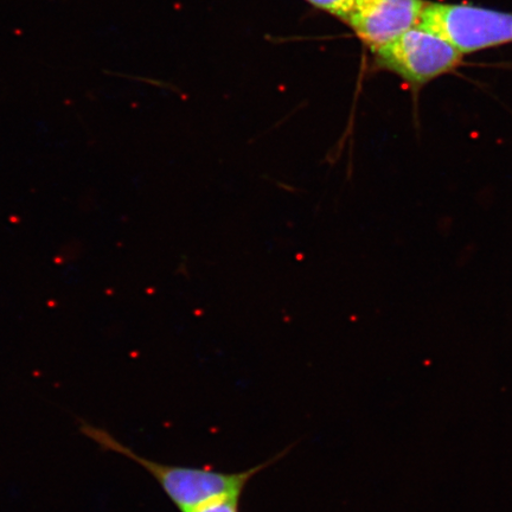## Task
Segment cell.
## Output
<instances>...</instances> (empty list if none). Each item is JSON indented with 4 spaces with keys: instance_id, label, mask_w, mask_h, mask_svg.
<instances>
[{
    "instance_id": "6da1fadb",
    "label": "cell",
    "mask_w": 512,
    "mask_h": 512,
    "mask_svg": "<svg viewBox=\"0 0 512 512\" xmlns=\"http://www.w3.org/2000/svg\"><path fill=\"white\" fill-rule=\"evenodd\" d=\"M80 431L102 450L118 453L144 467L181 512H195L204 505L224 498H240L249 480L278 459L274 458L271 462L238 473L165 465L140 457L131 448L115 439L111 433L88 422H81Z\"/></svg>"
},
{
    "instance_id": "7a4b0ae2",
    "label": "cell",
    "mask_w": 512,
    "mask_h": 512,
    "mask_svg": "<svg viewBox=\"0 0 512 512\" xmlns=\"http://www.w3.org/2000/svg\"><path fill=\"white\" fill-rule=\"evenodd\" d=\"M464 55L443 36L424 27L413 28L374 53V66L399 76L415 91L454 72Z\"/></svg>"
},
{
    "instance_id": "3957f363",
    "label": "cell",
    "mask_w": 512,
    "mask_h": 512,
    "mask_svg": "<svg viewBox=\"0 0 512 512\" xmlns=\"http://www.w3.org/2000/svg\"><path fill=\"white\" fill-rule=\"evenodd\" d=\"M420 25L463 55L512 43V14L480 6L428 2Z\"/></svg>"
},
{
    "instance_id": "277c9868",
    "label": "cell",
    "mask_w": 512,
    "mask_h": 512,
    "mask_svg": "<svg viewBox=\"0 0 512 512\" xmlns=\"http://www.w3.org/2000/svg\"><path fill=\"white\" fill-rule=\"evenodd\" d=\"M427 0H356L347 24L371 53L419 27Z\"/></svg>"
},
{
    "instance_id": "5b68a950",
    "label": "cell",
    "mask_w": 512,
    "mask_h": 512,
    "mask_svg": "<svg viewBox=\"0 0 512 512\" xmlns=\"http://www.w3.org/2000/svg\"><path fill=\"white\" fill-rule=\"evenodd\" d=\"M306 2L347 23L356 0H306Z\"/></svg>"
},
{
    "instance_id": "8992f818",
    "label": "cell",
    "mask_w": 512,
    "mask_h": 512,
    "mask_svg": "<svg viewBox=\"0 0 512 512\" xmlns=\"http://www.w3.org/2000/svg\"><path fill=\"white\" fill-rule=\"evenodd\" d=\"M240 498H224L204 505L195 512H240Z\"/></svg>"
}]
</instances>
